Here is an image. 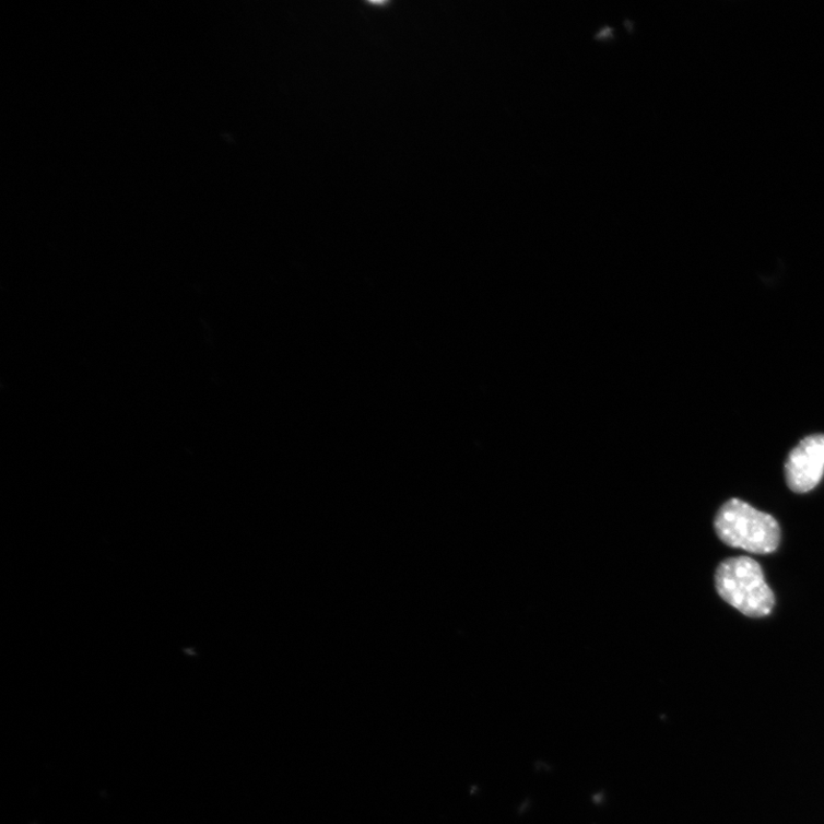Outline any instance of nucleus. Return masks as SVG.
Here are the masks:
<instances>
[{
  "mask_svg": "<svg viewBox=\"0 0 824 824\" xmlns=\"http://www.w3.org/2000/svg\"><path fill=\"white\" fill-rule=\"evenodd\" d=\"M719 540L731 548L754 554H769L781 541L779 522L750 504L732 498L719 508L715 518Z\"/></svg>",
  "mask_w": 824,
  "mask_h": 824,
  "instance_id": "f257e3e1",
  "label": "nucleus"
},
{
  "mask_svg": "<svg viewBox=\"0 0 824 824\" xmlns=\"http://www.w3.org/2000/svg\"><path fill=\"white\" fill-rule=\"evenodd\" d=\"M786 481L791 492L813 491L824 474V434H813L794 447L787 459Z\"/></svg>",
  "mask_w": 824,
  "mask_h": 824,
  "instance_id": "7ed1b4c3",
  "label": "nucleus"
},
{
  "mask_svg": "<svg viewBox=\"0 0 824 824\" xmlns=\"http://www.w3.org/2000/svg\"><path fill=\"white\" fill-rule=\"evenodd\" d=\"M716 589L720 598L748 617L768 616L775 596L762 566L749 556L729 557L717 567Z\"/></svg>",
  "mask_w": 824,
  "mask_h": 824,
  "instance_id": "f03ea898",
  "label": "nucleus"
}]
</instances>
